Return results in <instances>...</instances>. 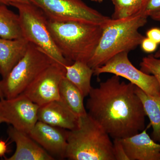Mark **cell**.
Listing matches in <instances>:
<instances>
[{"label":"cell","instance_id":"1","mask_svg":"<svg viewBox=\"0 0 160 160\" xmlns=\"http://www.w3.org/2000/svg\"><path fill=\"white\" fill-rule=\"evenodd\" d=\"M135 89L132 83L121 82L114 75L89 92L87 113L113 139L129 137L145 129L146 113Z\"/></svg>","mask_w":160,"mask_h":160},{"label":"cell","instance_id":"2","mask_svg":"<svg viewBox=\"0 0 160 160\" xmlns=\"http://www.w3.org/2000/svg\"><path fill=\"white\" fill-rule=\"evenodd\" d=\"M147 18L138 13L122 19L110 18L103 26L102 36L88 65L94 69L120 52L134 50L145 37L138 30L147 23Z\"/></svg>","mask_w":160,"mask_h":160},{"label":"cell","instance_id":"3","mask_svg":"<svg viewBox=\"0 0 160 160\" xmlns=\"http://www.w3.org/2000/svg\"><path fill=\"white\" fill-rule=\"evenodd\" d=\"M47 25L56 46L71 62L88 63L103 30V26L72 21L56 22L48 19Z\"/></svg>","mask_w":160,"mask_h":160},{"label":"cell","instance_id":"4","mask_svg":"<svg viewBox=\"0 0 160 160\" xmlns=\"http://www.w3.org/2000/svg\"><path fill=\"white\" fill-rule=\"evenodd\" d=\"M110 137L87 113L78 127L68 130L66 158L70 160H115Z\"/></svg>","mask_w":160,"mask_h":160},{"label":"cell","instance_id":"5","mask_svg":"<svg viewBox=\"0 0 160 160\" xmlns=\"http://www.w3.org/2000/svg\"><path fill=\"white\" fill-rule=\"evenodd\" d=\"M54 62L45 52L29 42L25 55L6 77L0 80L3 97L9 99L22 93L43 71Z\"/></svg>","mask_w":160,"mask_h":160},{"label":"cell","instance_id":"6","mask_svg":"<svg viewBox=\"0 0 160 160\" xmlns=\"http://www.w3.org/2000/svg\"><path fill=\"white\" fill-rule=\"evenodd\" d=\"M18 11L24 38L64 67L72 62L65 58L56 46L47 27L48 18L39 8L29 3H12Z\"/></svg>","mask_w":160,"mask_h":160},{"label":"cell","instance_id":"7","mask_svg":"<svg viewBox=\"0 0 160 160\" xmlns=\"http://www.w3.org/2000/svg\"><path fill=\"white\" fill-rule=\"evenodd\" d=\"M56 22H81L104 26L110 18L89 7L82 0H29Z\"/></svg>","mask_w":160,"mask_h":160},{"label":"cell","instance_id":"8","mask_svg":"<svg viewBox=\"0 0 160 160\" xmlns=\"http://www.w3.org/2000/svg\"><path fill=\"white\" fill-rule=\"evenodd\" d=\"M128 54V52H123L116 55L103 66L93 69V74L99 76L102 73H112L129 80L148 94L159 96V86L156 78L136 68L129 60Z\"/></svg>","mask_w":160,"mask_h":160},{"label":"cell","instance_id":"9","mask_svg":"<svg viewBox=\"0 0 160 160\" xmlns=\"http://www.w3.org/2000/svg\"><path fill=\"white\" fill-rule=\"evenodd\" d=\"M65 73V67L58 63H52L22 93L39 106L60 100V84Z\"/></svg>","mask_w":160,"mask_h":160},{"label":"cell","instance_id":"10","mask_svg":"<svg viewBox=\"0 0 160 160\" xmlns=\"http://www.w3.org/2000/svg\"><path fill=\"white\" fill-rule=\"evenodd\" d=\"M6 123L29 134L38 122L40 106L23 93L12 98L0 99Z\"/></svg>","mask_w":160,"mask_h":160},{"label":"cell","instance_id":"11","mask_svg":"<svg viewBox=\"0 0 160 160\" xmlns=\"http://www.w3.org/2000/svg\"><path fill=\"white\" fill-rule=\"evenodd\" d=\"M68 132L67 129L38 121L28 134L52 156L64 159L67 147Z\"/></svg>","mask_w":160,"mask_h":160},{"label":"cell","instance_id":"12","mask_svg":"<svg viewBox=\"0 0 160 160\" xmlns=\"http://www.w3.org/2000/svg\"><path fill=\"white\" fill-rule=\"evenodd\" d=\"M150 126L149 124L141 132L121 139L129 160H160V144L148 134Z\"/></svg>","mask_w":160,"mask_h":160},{"label":"cell","instance_id":"13","mask_svg":"<svg viewBox=\"0 0 160 160\" xmlns=\"http://www.w3.org/2000/svg\"><path fill=\"white\" fill-rule=\"evenodd\" d=\"M9 138L16 146L15 151L7 160H53L54 158L32 138L28 133L12 126L7 130Z\"/></svg>","mask_w":160,"mask_h":160},{"label":"cell","instance_id":"14","mask_svg":"<svg viewBox=\"0 0 160 160\" xmlns=\"http://www.w3.org/2000/svg\"><path fill=\"white\" fill-rule=\"evenodd\" d=\"M38 121L62 129L72 130L78 127L79 118L60 100L40 106Z\"/></svg>","mask_w":160,"mask_h":160},{"label":"cell","instance_id":"15","mask_svg":"<svg viewBox=\"0 0 160 160\" xmlns=\"http://www.w3.org/2000/svg\"><path fill=\"white\" fill-rule=\"evenodd\" d=\"M29 43L25 38H0V74L2 78L6 77L25 55Z\"/></svg>","mask_w":160,"mask_h":160},{"label":"cell","instance_id":"16","mask_svg":"<svg viewBox=\"0 0 160 160\" xmlns=\"http://www.w3.org/2000/svg\"><path fill=\"white\" fill-rule=\"evenodd\" d=\"M65 67V77L79 89L84 97L88 96L92 88V77L94 70L84 62L76 61Z\"/></svg>","mask_w":160,"mask_h":160},{"label":"cell","instance_id":"17","mask_svg":"<svg viewBox=\"0 0 160 160\" xmlns=\"http://www.w3.org/2000/svg\"><path fill=\"white\" fill-rule=\"evenodd\" d=\"M60 100L79 118L87 113L84 106V98L81 91L65 76L59 88Z\"/></svg>","mask_w":160,"mask_h":160},{"label":"cell","instance_id":"18","mask_svg":"<svg viewBox=\"0 0 160 160\" xmlns=\"http://www.w3.org/2000/svg\"><path fill=\"white\" fill-rule=\"evenodd\" d=\"M135 91L142 102L146 116L150 121L152 128V138L160 143V96L150 95L136 86Z\"/></svg>","mask_w":160,"mask_h":160},{"label":"cell","instance_id":"19","mask_svg":"<svg viewBox=\"0 0 160 160\" xmlns=\"http://www.w3.org/2000/svg\"><path fill=\"white\" fill-rule=\"evenodd\" d=\"M0 37L9 40L24 38L19 16L3 5H0Z\"/></svg>","mask_w":160,"mask_h":160},{"label":"cell","instance_id":"20","mask_svg":"<svg viewBox=\"0 0 160 160\" xmlns=\"http://www.w3.org/2000/svg\"><path fill=\"white\" fill-rule=\"evenodd\" d=\"M114 6L112 19H122L137 14L142 0H112Z\"/></svg>","mask_w":160,"mask_h":160},{"label":"cell","instance_id":"21","mask_svg":"<svg viewBox=\"0 0 160 160\" xmlns=\"http://www.w3.org/2000/svg\"><path fill=\"white\" fill-rule=\"evenodd\" d=\"M140 66L142 71L156 78L160 91V58L155 57L153 55H149L143 58Z\"/></svg>","mask_w":160,"mask_h":160},{"label":"cell","instance_id":"22","mask_svg":"<svg viewBox=\"0 0 160 160\" xmlns=\"http://www.w3.org/2000/svg\"><path fill=\"white\" fill-rule=\"evenodd\" d=\"M160 10V0H142L138 13L148 18Z\"/></svg>","mask_w":160,"mask_h":160},{"label":"cell","instance_id":"23","mask_svg":"<svg viewBox=\"0 0 160 160\" xmlns=\"http://www.w3.org/2000/svg\"><path fill=\"white\" fill-rule=\"evenodd\" d=\"M112 145L115 160H129L120 139H114Z\"/></svg>","mask_w":160,"mask_h":160},{"label":"cell","instance_id":"24","mask_svg":"<svg viewBox=\"0 0 160 160\" xmlns=\"http://www.w3.org/2000/svg\"><path fill=\"white\" fill-rule=\"evenodd\" d=\"M158 44L147 37L143 39L141 44L143 51L146 53L154 52L157 49Z\"/></svg>","mask_w":160,"mask_h":160},{"label":"cell","instance_id":"25","mask_svg":"<svg viewBox=\"0 0 160 160\" xmlns=\"http://www.w3.org/2000/svg\"><path fill=\"white\" fill-rule=\"evenodd\" d=\"M146 37L149 38L157 44H160V28H152L146 32Z\"/></svg>","mask_w":160,"mask_h":160},{"label":"cell","instance_id":"26","mask_svg":"<svg viewBox=\"0 0 160 160\" xmlns=\"http://www.w3.org/2000/svg\"><path fill=\"white\" fill-rule=\"evenodd\" d=\"M29 0H0V5L9 6L12 3L16 2L29 3Z\"/></svg>","mask_w":160,"mask_h":160},{"label":"cell","instance_id":"27","mask_svg":"<svg viewBox=\"0 0 160 160\" xmlns=\"http://www.w3.org/2000/svg\"><path fill=\"white\" fill-rule=\"evenodd\" d=\"M8 151V147L6 142L0 140V157H2Z\"/></svg>","mask_w":160,"mask_h":160},{"label":"cell","instance_id":"28","mask_svg":"<svg viewBox=\"0 0 160 160\" xmlns=\"http://www.w3.org/2000/svg\"><path fill=\"white\" fill-rule=\"evenodd\" d=\"M150 17L154 21L160 22V10L152 15Z\"/></svg>","mask_w":160,"mask_h":160},{"label":"cell","instance_id":"29","mask_svg":"<svg viewBox=\"0 0 160 160\" xmlns=\"http://www.w3.org/2000/svg\"><path fill=\"white\" fill-rule=\"evenodd\" d=\"M3 123H6V121L4 118L2 104H1V101H0V125Z\"/></svg>","mask_w":160,"mask_h":160},{"label":"cell","instance_id":"30","mask_svg":"<svg viewBox=\"0 0 160 160\" xmlns=\"http://www.w3.org/2000/svg\"><path fill=\"white\" fill-rule=\"evenodd\" d=\"M153 56L155 58H160V47L159 49H158V51H156V52L153 55Z\"/></svg>","mask_w":160,"mask_h":160},{"label":"cell","instance_id":"31","mask_svg":"<svg viewBox=\"0 0 160 160\" xmlns=\"http://www.w3.org/2000/svg\"><path fill=\"white\" fill-rule=\"evenodd\" d=\"M4 98L3 97L2 93V90H1V88H0V99H2Z\"/></svg>","mask_w":160,"mask_h":160},{"label":"cell","instance_id":"32","mask_svg":"<svg viewBox=\"0 0 160 160\" xmlns=\"http://www.w3.org/2000/svg\"><path fill=\"white\" fill-rule=\"evenodd\" d=\"M92 2H97L101 3L103 2V0H91Z\"/></svg>","mask_w":160,"mask_h":160}]
</instances>
